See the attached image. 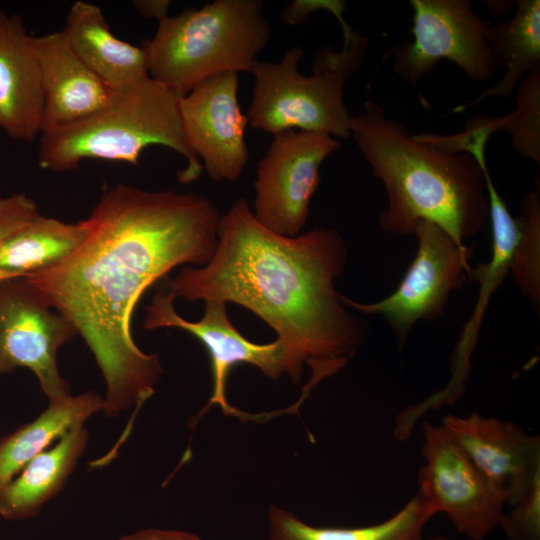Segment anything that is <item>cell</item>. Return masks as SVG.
I'll list each match as a JSON object with an SVG mask.
<instances>
[{"label": "cell", "instance_id": "9c48e42d", "mask_svg": "<svg viewBox=\"0 0 540 540\" xmlns=\"http://www.w3.org/2000/svg\"><path fill=\"white\" fill-rule=\"evenodd\" d=\"M340 147L325 133L287 130L274 135L257 166L252 210L257 221L277 234L298 236L320 184V167Z\"/></svg>", "mask_w": 540, "mask_h": 540}, {"label": "cell", "instance_id": "cb8c5ba5", "mask_svg": "<svg viewBox=\"0 0 540 540\" xmlns=\"http://www.w3.org/2000/svg\"><path fill=\"white\" fill-rule=\"evenodd\" d=\"M523 216L509 272L522 293L539 312L540 305V194L529 191L521 201Z\"/></svg>", "mask_w": 540, "mask_h": 540}, {"label": "cell", "instance_id": "5b68a950", "mask_svg": "<svg viewBox=\"0 0 540 540\" xmlns=\"http://www.w3.org/2000/svg\"><path fill=\"white\" fill-rule=\"evenodd\" d=\"M271 39L260 0H216L158 21L143 47L149 76L179 97L224 72H250Z\"/></svg>", "mask_w": 540, "mask_h": 540}, {"label": "cell", "instance_id": "6da1fadb", "mask_svg": "<svg viewBox=\"0 0 540 540\" xmlns=\"http://www.w3.org/2000/svg\"><path fill=\"white\" fill-rule=\"evenodd\" d=\"M221 215L201 194L118 183L101 194L87 218L89 234L74 252L23 276L94 355L107 416L141 406L163 374L158 355L143 352L132 337L137 302L175 267L212 259Z\"/></svg>", "mask_w": 540, "mask_h": 540}, {"label": "cell", "instance_id": "7c38bea8", "mask_svg": "<svg viewBox=\"0 0 540 540\" xmlns=\"http://www.w3.org/2000/svg\"><path fill=\"white\" fill-rule=\"evenodd\" d=\"M175 300L166 292L157 293L146 306L143 327L148 330L178 328L196 337L208 351L212 370V395L200 416L211 405L219 404L224 413L239 415L226 399V382L231 369L238 364L257 367L271 379L289 375V365L283 346L278 340L257 344L246 339L232 324L227 304L206 301L205 311L198 321H188L175 310Z\"/></svg>", "mask_w": 540, "mask_h": 540}, {"label": "cell", "instance_id": "52a82bcc", "mask_svg": "<svg viewBox=\"0 0 540 540\" xmlns=\"http://www.w3.org/2000/svg\"><path fill=\"white\" fill-rule=\"evenodd\" d=\"M413 39L392 49L393 73L415 85L441 60H448L475 82L491 79L497 68L487 23L467 0H410Z\"/></svg>", "mask_w": 540, "mask_h": 540}, {"label": "cell", "instance_id": "30bf717a", "mask_svg": "<svg viewBox=\"0 0 540 540\" xmlns=\"http://www.w3.org/2000/svg\"><path fill=\"white\" fill-rule=\"evenodd\" d=\"M418 494L432 515L444 513L454 528L483 540L499 527L506 499L443 427L425 422Z\"/></svg>", "mask_w": 540, "mask_h": 540}, {"label": "cell", "instance_id": "f1b7e54d", "mask_svg": "<svg viewBox=\"0 0 540 540\" xmlns=\"http://www.w3.org/2000/svg\"><path fill=\"white\" fill-rule=\"evenodd\" d=\"M170 2L167 0L135 1L134 6L138 12L146 17L156 18L158 21L168 15Z\"/></svg>", "mask_w": 540, "mask_h": 540}, {"label": "cell", "instance_id": "603a6c76", "mask_svg": "<svg viewBox=\"0 0 540 540\" xmlns=\"http://www.w3.org/2000/svg\"><path fill=\"white\" fill-rule=\"evenodd\" d=\"M433 515L418 493L390 518L362 527H317L289 511L271 506L269 540H421Z\"/></svg>", "mask_w": 540, "mask_h": 540}, {"label": "cell", "instance_id": "ba28073f", "mask_svg": "<svg viewBox=\"0 0 540 540\" xmlns=\"http://www.w3.org/2000/svg\"><path fill=\"white\" fill-rule=\"evenodd\" d=\"M414 259L397 289L384 299L360 303L341 295L348 307L366 315H380L393 329L401 347L418 321H431L445 311L450 294L470 278L472 250L462 247L436 224L421 220Z\"/></svg>", "mask_w": 540, "mask_h": 540}, {"label": "cell", "instance_id": "4dcf8cb0", "mask_svg": "<svg viewBox=\"0 0 540 540\" xmlns=\"http://www.w3.org/2000/svg\"><path fill=\"white\" fill-rule=\"evenodd\" d=\"M421 540H448V539L442 536H436V537L428 538V539L422 538Z\"/></svg>", "mask_w": 540, "mask_h": 540}, {"label": "cell", "instance_id": "e0dca14e", "mask_svg": "<svg viewBox=\"0 0 540 540\" xmlns=\"http://www.w3.org/2000/svg\"><path fill=\"white\" fill-rule=\"evenodd\" d=\"M31 36L20 16L0 9V129L22 142L42 133L43 91Z\"/></svg>", "mask_w": 540, "mask_h": 540}, {"label": "cell", "instance_id": "f546056e", "mask_svg": "<svg viewBox=\"0 0 540 540\" xmlns=\"http://www.w3.org/2000/svg\"><path fill=\"white\" fill-rule=\"evenodd\" d=\"M14 277H16V276H14L12 274H9V273H7V272L0 269V281L8 279V278H14Z\"/></svg>", "mask_w": 540, "mask_h": 540}, {"label": "cell", "instance_id": "5bb4252c", "mask_svg": "<svg viewBox=\"0 0 540 540\" xmlns=\"http://www.w3.org/2000/svg\"><path fill=\"white\" fill-rule=\"evenodd\" d=\"M442 426L509 504L540 474L539 437L513 422L471 413L447 415Z\"/></svg>", "mask_w": 540, "mask_h": 540}, {"label": "cell", "instance_id": "8fae6325", "mask_svg": "<svg viewBox=\"0 0 540 540\" xmlns=\"http://www.w3.org/2000/svg\"><path fill=\"white\" fill-rule=\"evenodd\" d=\"M25 277L0 281V377L30 369L49 401L71 395L57 367V353L77 331Z\"/></svg>", "mask_w": 540, "mask_h": 540}, {"label": "cell", "instance_id": "4316f807", "mask_svg": "<svg viewBox=\"0 0 540 540\" xmlns=\"http://www.w3.org/2000/svg\"><path fill=\"white\" fill-rule=\"evenodd\" d=\"M341 2L340 0H296L284 9L282 19L285 23L296 25L305 21L316 10L323 9L332 13Z\"/></svg>", "mask_w": 540, "mask_h": 540}, {"label": "cell", "instance_id": "ac0fdd59", "mask_svg": "<svg viewBox=\"0 0 540 540\" xmlns=\"http://www.w3.org/2000/svg\"><path fill=\"white\" fill-rule=\"evenodd\" d=\"M62 32L79 59L111 90L149 76L144 48L117 38L97 5L73 3Z\"/></svg>", "mask_w": 540, "mask_h": 540}, {"label": "cell", "instance_id": "8992f818", "mask_svg": "<svg viewBox=\"0 0 540 540\" xmlns=\"http://www.w3.org/2000/svg\"><path fill=\"white\" fill-rule=\"evenodd\" d=\"M344 43L340 51L319 49L312 73L303 75L298 64L304 55L300 46L284 52L278 63L255 61L249 125L273 136L287 130L325 133L337 140L351 137V118L344 103L346 79L361 66L368 39L344 20L339 23Z\"/></svg>", "mask_w": 540, "mask_h": 540}, {"label": "cell", "instance_id": "d6986e66", "mask_svg": "<svg viewBox=\"0 0 540 540\" xmlns=\"http://www.w3.org/2000/svg\"><path fill=\"white\" fill-rule=\"evenodd\" d=\"M89 432L76 427L31 459L0 490V515L6 520L36 516L56 496L73 473L88 444Z\"/></svg>", "mask_w": 540, "mask_h": 540}, {"label": "cell", "instance_id": "484cf974", "mask_svg": "<svg viewBox=\"0 0 540 540\" xmlns=\"http://www.w3.org/2000/svg\"><path fill=\"white\" fill-rule=\"evenodd\" d=\"M513 506L504 513L499 527L511 540H540V474Z\"/></svg>", "mask_w": 540, "mask_h": 540}, {"label": "cell", "instance_id": "ffe728a7", "mask_svg": "<svg viewBox=\"0 0 540 540\" xmlns=\"http://www.w3.org/2000/svg\"><path fill=\"white\" fill-rule=\"evenodd\" d=\"M103 397L95 391L49 401L33 421L0 439V490L35 456L72 429L103 409Z\"/></svg>", "mask_w": 540, "mask_h": 540}, {"label": "cell", "instance_id": "7402d4cb", "mask_svg": "<svg viewBox=\"0 0 540 540\" xmlns=\"http://www.w3.org/2000/svg\"><path fill=\"white\" fill-rule=\"evenodd\" d=\"M89 231L87 219L67 223L39 213L0 244V269L16 277L45 269L74 252Z\"/></svg>", "mask_w": 540, "mask_h": 540}, {"label": "cell", "instance_id": "7a4b0ae2", "mask_svg": "<svg viewBox=\"0 0 540 540\" xmlns=\"http://www.w3.org/2000/svg\"><path fill=\"white\" fill-rule=\"evenodd\" d=\"M347 247L333 228L287 237L257 221L246 198L221 215L218 244L204 266L169 281L174 300L235 303L271 327L284 348L289 377L304 364L321 381L342 369L364 342L365 325L341 300Z\"/></svg>", "mask_w": 540, "mask_h": 540}, {"label": "cell", "instance_id": "277c9868", "mask_svg": "<svg viewBox=\"0 0 540 540\" xmlns=\"http://www.w3.org/2000/svg\"><path fill=\"white\" fill-rule=\"evenodd\" d=\"M179 99L150 76L114 90L109 101L94 113L42 133L39 166L53 172H67L85 159L137 166L143 150L162 145L185 159L186 166L178 172V181L191 183L200 177L203 166L186 140Z\"/></svg>", "mask_w": 540, "mask_h": 540}, {"label": "cell", "instance_id": "3957f363", "mask_svg": "<svg viewBox=\"0 0 540 540\" xmlns=\"http://www.w3.org/2000/svg\"><path fill=\"white\" fill-rule=\"evenodd\" d=\"M350 132L387 192L388 205L379 218L383 231L413 235L424 220L465 247V240L482 229L489 217L486 157L476 160L422 143L370 100L352 116Z\"/></svg>", "mask_w": 540, "mask_h": 540}, {"label": "cell", "instance_id": "44dd1931", "mask_svg": "<svg viewBox=\"0 0 540 540\" xmlns=\"http://www.w3.org/2000/svg\"><path fill=\"white\" fill-rule=\"evenodd\" d=\"M488 40L496 66H504L506 72L495 85L455 107L453 113L463 112L488 97L510 98L527 74L540 69V1H516L515 13L509 20L489 26Z\"/></svg>", "mask_w": 540, "mask_h": 540}, {"label": "cell", "instance_id": "83f0119b", "mask_svg": "<svg viewBox=\"0 0 540 540\" xmlns=\"http://www.w3.org/2000/svg\"><path fill=\"white\" fill-rule=\"evenodd\" d=\"M116 540H202L199 536L182 530L147 528L123 535Z\"/></svg>", "mask_w": 540, "mask_h": 540}, {"label": "cell", "instance_id": "4fadbf2b", "mask_svg": "<svg viewBox=\"0 0 540 540\" xmlns=\"http://www.w3.org/2000/svg\"><path fill=\"white\" fill-rule=\"evenodd\" d=\"M238 74L214 75L179 99L186 140L212 181L234 182L249 160V119L238 101Z\"/></svg>", "mask_w": 540, "mask_h": 540}, {"label": "cell", "instance_id": "2e32d148", "mask_svg": "<svg viewBox=\"0 0 540 540\" xmlns=\"http://www.w3.org/2000/svg\"><path fill=\"white\" fill-rule=\"evenodd\" d=\"M31 41L41 74L42 133L77 122L109 101L113 90L79 59L62 31L32 35Z\"/></svg>", "mask_w": 540, "mask_h": 540}, {"label": "cell", "instance_id": "9a60e30c", "mask_svg": "<svg viewBox=\"0 0 540 540\" xmlns=\"http://www.w3.org/2000/svg\"><path fill=\"white\" fill-rule=\"evenodd\" d=\"M485 186L489 202L492 231V250L488 262L471 269L470 278L479 283L480 289L470 319L456 344L451 361V377L447 385L424 401L428 409L458 400L465 390L470 371V357L477 342L482 320L493 293L509 272L512 253L520 231V219H515L500 196L489 172L485 173Z\"/></svg>", "mask_w": 540, "mask_h": 540}, {"label": "cell", "instance_id": "d4e9b609", "mask_svg": "<svg viewBox=\"0 0 540 540\" xmlns=\"http://www.w3.org/2000/svg\"><path fill=\"white\" fill-rule=\"evenodd\" d=\"M516 109L502 116V130L521 156L540 164V69L527 74L517 85Z\"/></svg>", "mask_w": 540, "mask_h": 540}]
</instances>
